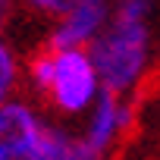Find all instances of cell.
Instances as JSON below:
<instances>
[{"label": "cell", "mask_w": 160, "mask_h": 160, "mask_svg": "<svg viewBox=\"0 0 160 160\" xmlns=\"http://www.w3.org/2000/svg\"><path fill=\"white\" fill-rule=\"evenodd\" d=\"M22 82L47 101V107L60 116H85V110L98 101L101 78L88 47H50L44 44L22 63Z\"/></svg>", "instance_id": "cell-2"}, {"label": "cell", "mask_w": 160, "mask_h": 160, "mask_svg": "<svg viewBox=\"0 0 160 160\" xmlns=\"http://www.w3.org/2000/svg\"><path fill=\"white\" fill-rule=\"evenodd\" d=\"M50 160H107L98 151H91L78 135H69L63 129H57L53 135V148H50Z\"/></svg>", "instance_id": "cell-7"}, {"label": "cell", "mask_w": 160, "mask_h": 160, "mask_svg": "<svg viewBox=\"0 0 160 160\" xmlns=\"http://www.w3.org/2000/svg\"><path fill=\"white\" fill-rule=\"evenodd\" d=\"M132 119H135V110L126 94L101 91L98 101L85 110V126L78 132V138L91 151H98L101 157H107L126 138V132L132 129Z\"/></svg>", "instance_id": "cell-4"}, {"label": "cell", "mask_w": 160, "mask_h": 160, "mask_svg": "<svg viewBox=\"0 0 160 160\" xmlns=\"http://www.w3.org/2000/svg\"><path fill=\"white\" fill-rule=\"evenodd\" d=\"M57 126L25 98L0 107V160H50Z\"/></svg>", "instance_id": "cell-3"}, {"label": "cell", "mask_w": 160, "mask_h": 160, "mask_svg": "<svg viewBox=\"0 0 160 160\" xmlns=\"http://www.w3.org/2000/svg\"><path fill=\"white\" fill-rule=\"evenodd\" d=\"M72 0H16V7L28 10L32 16H41V19H57Z\"/></svg>", "instance_id": "cell-8"}, {"label": "cell", "mask_w": 160, "mask_h": 160, "mask_svg": "<svg viewBox=\"0 0 160 160\" xmlns=\"http://www.w3.org/2000/svg\"><path fill=\"white\" fill-rule=\"evenodd\" d=\"M101 88L132 98L151 72L154 35L151 0H110V16L101 35L88 44Z\"/></svg>", "instance_id": "cell-1"}, {"label": "cell", "mask_w": 160, "mask_h": 160, "mask_svg": "<svg viewBox=\"0 0 160 160\" xmlns=\"http://www.w3.org/2000/svg\"><path fill=\"white\" fill-rule=\"evenodd\" d=\"M13 16H16V0H0V38L10 32Z\"/></svg>", "instance_id": "cell-9"}, {"label": "cell", "mask_w": 160, "mask_h": 160, "mask_svg": "<svg viewBox=\"0 0 160 160\" xmlns=\"http://www.w3.org/2000/svg\"><path fill=\"white\" fill-rule=\"evenodd\" d=\"M19 88H22V57L3 35L0 38V107L10 98H16Z\"/></svg>", "instance_id": "cell-6"}, {"label": "cell", "mask_w": 160, "mask_h": 160, "mask_svg": "<svg viewBox=\"0 0 160 160\" xmlns=\"http://www.w3.org/2000/svg\"><path fill=\"white\" fill-rule=\"evenodd\" d=\"M110 16V0H72V3L50 19L47 44L50 47H88Z\"/></svg>", "instance_id": "cell-5"}]
</instances>
